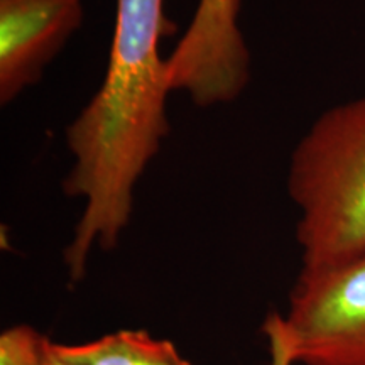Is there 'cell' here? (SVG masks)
<instances>
[{
	"instance_id": "cell-1",
	"label": "cell",
	"mask_w": 365,
	"mask_h": 365,
	"mask_svg": "<svg viewBox=\"0 0 365 365\" xmlns=\"http://www.w3.org/2000/svg\"><path fill=\"white\" fill-rule=\"evenodd\" d=\"M175 31L164 0H117L103 81L66 129L73 166L63 191L85 202L65 249L71 282L83 279L95 245H118L134 212L137 182L170 134L171 86L161 39Z\"/></svg>"
},
{
	"instance_id": "cell-2",
	"label": "cell",
	"mask_w": 365,
	"mask_h": 365,
	"mask_svg": "<svg viewBox=\"0 0 365 365\" xmlns=\"http://www.w3.org/2000/svg\"><path fill=\"white\" fill-rule=\"evenodd\" d=\"M287 191L299 210L301 271L365 254V95L314 120L291 154Z\"/></svg>"
},
{
	"instance_id": "cell-3",
	"label": "cell",
	"mask_w": 365,
	"mask_h": 365,
	"mask_svg": "<svg viewBox=\"0 0 365 365\" xmlns=\"http://www.w3.org/2000/svg\"><path fill=\"white\" fill-rule=\"evenodd\" d=\"M284 322L296 364L365 365V254L301 271Z\"/></svg>"
},
{
	"instance_id": "cell-4",
	"label": "cell",
	"mask_w": 365,
	"mask_h": 365,
	"mask_svg": "<svg viewBox=\"0 0 365 365\" xmlns=\"http://www.w3.org/2000/svg\"><path fill=\"white\" fill-rule=\"evenodd\" d=\"M242 0H200L168 58L171 91L196 107L232 103L250 81V53L239 26Z\"/></svg>"
},
{
	"instance_id": "cell-5",
	"label": "cell",
	"mask_w": 365,
	"mask_h": 365,
	"mask_svg": "<svg viewBox=\"0 0 365 365\" xmlns=\"http://www.w3.org/2000/svg\"><path fill=\"white\" fill-rule=\"evenodd\" d=\"M83 0H0V105L7 107L83 24Z\"/></svg>"
},
{
	"instance_id": "cell-6",
	"label": "cell",
	"mask_w": 365,
	"mask_h": 365,
	"mask_svg": "<svg viewBox=\"0 0 365 365\" xmlns=\"http://www.w3.org/2000/svg\"><path fill=\"white\" fill-rule=\"evenodd\" d=\"M53 352L73 365H191L173 341L145 330H118L86 344H53Z\"/></svg>"
},
{
	"instance_id": "cell-7",
	"label": "cell",
	"mask_w": 365,
	"mask_h": 365,
	"mask_svg": "<svg viewBox=\"0 0 365 365\" xmlns=\"http://www.w3.org/2000/svg\"><path fill=\"white\" fill-rule=\"evenodd\" d=\"M53 341L29 325L0 333V365H51Z\"/></svg>"
},
{
	"instance_id": "cell-8",
	"label": "cell",
	"mask_w": 365,
	"mask_h": 365,
	"mask_svg": "<svg viewBox=\"0 0 365 365\" xmlns=\"http://www.w3.org/2000/svg\"><path fill=\"white\" fill-rule=\"evenodd\" d=\"M262 331L269 344L271 365H294V354L287 333L284 314L271 313L264 319Z\"/></svg>"
},
{
	"instance_id": "cell-9",
	"label": "cell",
	"mask_w": 365,
	"mask_h": 365,
	"mask_svg": "<svg viewBox=\"0 0 365 365\" xmlns=\"http://www.w3.org/2000/svg\"><path fill=\"white\" fill-rule=\"evenodd\" d=\"M51 365H73V364H68V362H63V360H59L56 355L53 352V359H51Z\"/></svg>"
}]
</instances>
